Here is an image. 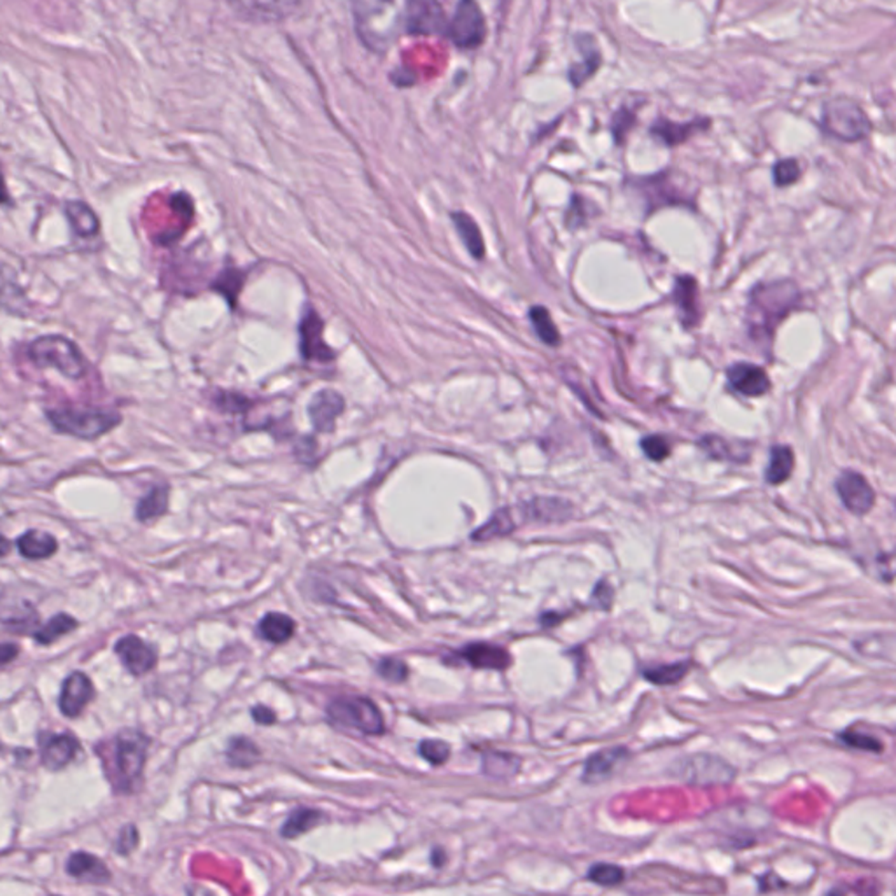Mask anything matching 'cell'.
<instances>
[{
	"instance_id": "cell-1",
	"label": "cell",
	"mask_w": 896,
	"mask_h": 896,
	"mask_svg": "<svg viewBox=\"0 0 896 896\" xmlns=\"http://www.w3.org/2000/svg\"><path fill=\"white\" fill-rule=\"evenodd\" d=\"M800 287L793 280H772L755 286L746 308L747 333L753 342L772 347L777 326L800 305Z\"/></svg>"
},
{
	"instance_id": "cell-2",
	"label": "cell",
	"mask_w": 896,
	"mask_h": 896,
	"mask_svg": "<svg viewBox=\"0 0 896 896\" xmlns=\"http://www.w3.org/2000/svg\"><path fill=\"white\" fill-rule=\"evenodd\" d=\"M356 32L364 46L385 53L405 28L406 0H350Z\"/></svg>"
},
{
	"instance_id": "cell-3",
	"label": "cell",
	"mask_w": 896,
	"mask_h": 896,
	"mask_svg": "<svg viewBox=\"0 0 896 896\" xmlns=\"http://www.w3.org/2000/svg\"><path fill=\"white\" fill-rule=\"evenodd\" d=\"M148 749L150 737L139 730L125 728L114 735L109 745V756L104 755V767L116 790L130 793L137 788L148 760Z\"/></svg>"
},
{
	"instance_id": "cell-4",
	"label": "cell",
	"mask_w": 896,
	"mask_h": 896,
	"mask_svg": "<svg viewBox=\"0 0 896 896\" xmlns=\"http://www.w3.org/2000/svg\"><path fill=\"white\" fill-rule=\"evenodd\" d=\"M47 421L58 432L79 440H97L121 422V415L112 408L67 405L47 410Z\"/></svg>"
},
{
	"instance_id": "cell-5",
	"label": "cell",
	"mask_w": 896,
	"mask_h": 896,
	"mask_svg": "<svg viewBox=\"0 0 896 896\" xmlns=\"http://www.w3.org/2000/svg\"><path fill=\"white\" fill-rule=\"evenodd\" d=\"M819 129L840 142H860L872 131V121L858 102L848 97H835L823 104Z\"/></svg>"
},
{
	"instance_id": "cell-6",
	"label": "cell",
	"mask_w": 896,
	"mask_h": 896,
	"mask_svg": "<svg viewBox=\"0 0 896 896\" xmlns=\"http://www.w3.org/2000/svg\"><path fill=\"white\" fill-rule=\"evenodd\" d=\"M28 358L37 368H55L67 379L85 377V358L78 345L62 335H46L30 343Z\"/></svg>"
},
{
	"instance_id": "cell-7",
	"label": "cell",
	"mask_w": 896,
	"mask_h": 896,
	"mask_svg": "<svg viewBox=\"0 0 896 896\" xmlns=\"http://www.w3.org/2000/svg\"><path fill=\"white\" fill-rule=\"evenodd\" d=\"M326 714L335 725L358 730L364 735H382L385 732L382 711L366 697H339L328 704Z\"/></svg>"
},
{
	"instance_id": "cell-8",
	"label": "cell",
	"mask_w": 896,
	"mask_h": 896,
	"mask_svg": "<svg viewBox=\"0 0 896 896\" xmlns=\"http://www.w3.org/2000/svg\"><path fill=\"white\" fill-rule=\"evenodd\" d=\"M672 774L692 787H726L737 770L716 755H692L674 764Z\"/></svg>"
},
{
	"instance_id": "cell-9",
	"label": "cell",
	"mask_w": 896,
	"mask_h": 896,
	"mask_svg": "<svg viewBox=\"0 0 896 896\" xmlns=\"http://www.w3.org/2000/svg\"><path fill=\"white\" fill-rule=\"evenodd\" d=\"M445 34L455 47L471 51L480 47L487 37L485 16L476 0H459Z\"/></svg>"
},
{
	"instance_id": "cell-10",
	"label": "cell",
	"mask_w": 896,
	"mask_h": 896,
	"mask_svg": "<svg viewBox=\"0 0 896 896\" xmlns=\"http://www.w3.org/2000/svg\"><path fill=\"white\" fill-rule=\"evenodd\" d=\"M632 186L646 196L651 209L663 205H688L690 202L688 192L672 172H661L651 177L634 179Z\"/></svg>"
},
{
	"instance_id": "cell-11",
	"label": "cell",
	"mask_w": 896,
	"mask_h": 896,
	"mask_svg": "<svg viewBox=\"0 0 896 896\" xmlns=\"http://www.w3.org/2000/svg\"><path fill=\"white\" fill-rule=\"evenodd\" d=\"M835 491L848 512L856 516H865L874 508L875 492L863 474L858 471L844 470L835 480Z\"/></svg>"
},
{
	"instance_id": "cell-12",
	"label": "cell",
	"mask_w": 896,
	"mask_h": 896,
	"mask_svg": "<svg viewBox=\"0 0 896 896\" xmlns=\"http://www.w3.org/2000/svg\"><path fill=\"white\" fill-rule=\"evenodd\" d=\"M447 30L443 7L438 0H406L405 32L410 36H434Z\"/></svg>"
},
{
	"instance_id": "cell-13",
	"label": "cell",
	"mask_w": 896,
	"mask_h": 896,
	"mask_svg": "<svg viewBox=\"0 0 896 896\" xmlns=\"http://www.w3.org/2000/svg\"><path fill=\"white\" fill-rule=\"evenodd\" d=\"M450 659L453 663H468L473 669H489L499 672L508 671L513 663L510 651L492 642H470L453 651Z\"/></svg>"
},
{
	"instance_id": "cell-14",
	"label": "cell",
	"mask_w": 896,
	"mask_h": 896,
	"mask_svg": "<svg viewBox=\"0 0 896 896\" xmlns=\"http://www.w3.org/2000/svg\"><path fill=\"white\" fill-rule=\"evenodd\" d=\"M305 0H230L244 20L255 23L280 22L297 13Z\"/></svg>"
},
{
	"instance_id": "cell-15",
	"label": "cell",
	"mask_w": 896,
	"mask_h": 896,
	"mask_svg": "<svg viewBox=\"0 0 896 896\" xmlns=\"http://www.w3.org/2000/svg\"><path fill=\"white\" fill-rule=\"evenodd\" d=\"M299 352L307 361H335L333 349L324 342V322L316 310H308L299 322Z\"/></svg>"
},
{
	"instance_id": "cell-16",
	"label": "cell",
	"mask_w": 896,
	"mask_h": 896,
	"mask_svg": "<svg viewBox=\"0 0 896 896\" xmlns=\"http://www.w3.org/2000/svg\"><path fill=\"white\" fill-rule=\"evenodd\" d=\"M629 760H630L629 747L613 746L600 749L585 762L581 770V781L592 787L600 785L611 779Z\"/></svg>"
},
{
	"instance_id": "cell-17",
	"label": "cell",
	"mask_w": 896,
	"mask_h": 896,
	"mask_svg": "<svg viewBox=\"0 0 896 896\" xmlns=\"http://www.w3.org/2000/svg\"><path fill=\"white\" fill-rule=\"evenodd\" d=\"M709 129H711L709 118H695L692 121L680 123V121H672L665 116H659L650 125V135L665 148H678L684 142H688L692 137L704 133Z\"/></svg>"
},
{
	"instance_id": "cell-18",
	"label": "cell",
	"mask_w": 896,
	"mask_h": 896,
	"mask_svg": "<svg viewBox=\"0 0 896 896\" xmlns=\"http://www.w3.org/2000/svg\"><path fill=\"white\" fill-rule=\"evenodd\" d=\"M578 53L583 57L581 62L569 65L568 79L573 88H581L598 74L602 65V51L599 47L598 39L589 32H578L573 37Z\"/></svg>"
},
{
	"instance_id": "cell-19",
	"label": "cell",
	"mask_w": 896,
	"mask_h": 896,
	"mask_svg": "<svg viewBox=\"0 0 896 896\" xmlns=\"http://www.w3.org/2000/svg\"><path fill=\"white\" fill-rule=\"evenodd\" d=\"M116 655L131 676H144L156 667V650L139 636H125L114 646Z\"/></svg>"
},
{
	"instance_id": "cell-20",
	"label": "cell",
	"mask_w": 896,
	"mask_h": 896,
	"mask_svg": "<svg viewBox=\"0 0 896 896\" xmlns=\"http://www.w3.org/2000/svg\"><path fill=\"white\" fill-rule=\"evenodd\" d=\"M518 510L524 520L537 524H562L575 516L573 503L562 497H533L520 503Z\"/></svg>"
},
{
	"instance_id": "cell-21",
	"label": "cell",
	"mask_w": 896,
	"mask_h": 896,
	"mask_svg": "<svg viewBox=\"0 0 896 896\" xmlns=\"http://www.w3.org/2000/svg\"><path fill=\"white\" fill-rule=\"evenodd\" d=\"M345 410L342 394L333 389H322L308 403V419L318 432H329L335 429L339 417Z\"/></svg>"
},
{
	"instance_id": "cell-22",
	"label": "cell",
	"mask_w": 896,
	"mask_h": 896,
	"mask_svg": "<svg viewBox=\"0 0 896 896\" xmlns=\"http://www.w3.org/2000/svg\"><path fill=\"white\" fill-rule=\"evenodd\" d=\"M726 379L730 387L746 396V398H760L770 391V379L764 368L751 363H735L726 368Z\"/></svg>"
},
{
	"instance_id": "cell-23",
	"label": "cell",
	"mask_w": 896,
	"mask_h": 896,
	"mask_svg": "<svg viewBox=\"0 0 896 896\" xmlns=\"http://www.w3.org/2000/svg\"><path fill=\"white\" fill-rule=\"evenodd\" d=\"M93 695H95V688L91 680L85 672L76 671L62 684L58 707L67 718H78L85 711L86 705L89 704Z\"/></svg>"
},
{
	"instance_id": "cell-24",
	"label": "cell",
	"mask_w": 896,
	"mask_h": 896,
	"mask_svg": "<svg viewBox=\"0 0 896 896\" xmlns=\"http://www.w3.org/2000/svg\"><path fill=\"white\" fill-rule=\"evenodd\" d=\"M39 747L44 767L60 770L74 760L79 751V743L70 734H46L41 737Z\"/></svg>"
},
{
	"instance_id": "cell-25",
	"label": "cell",
	"mask_w": 896,
	"mask_h": 896,
	"mask_svg": "<svg viewBox=\"0 0 896 896\" xmlns=\"http://www.w3.org/2000/svg\"><path fill=\"white\" fill-rule=\"evenodd\" d=\"M0 621L16 632H30L36 629L39 617L28 600L4 592L0 596Z\"/></svg>"
},
{
	"instance_id": "cell-26",
	"label": "cell",
	"mask_w": 896,
	"mask_h": 896,
	"mask_svg": "<svg viewBox=\"0 0 896 896\" xmlns=\"http://www.w3.org/2000/svg\"><path fill=\"white\" fill-rule=\"evenodd\" d=\"M672 298L683 328L686 329L695 328L701 322V301H699L697 280L690 276L676 278Z\"/></svg>"
},
{
	"instance_id": "cell-27",
	"label": "cell",
	"mask_w": 896,
	"mask_h": 896,
	"mask_svg": "<svg viewBox=\"0 0 896 896\" xmlns=\"http://www.w3.org/2000/svg\"><path fill=\"white\" fill-rule=\"evenodd\" d=\"M699 447L704 450L705 453L714 459V461H724V463H735L743 464L747 463L753 452V443L747 442H737V440H725L716 434H705L699 440Z\"/></svg>"
},
{
	"instance_id": "cell-28",
	"label": "cell",
	"mask_w": 896,
	"mask_h": 896,
	"mask_svg": "<svg viewBox=\"0 0 896 896\" xmlns=\"http://www.w3.org/2000/svg\"><path fill=\"white\" fill-rule=\"evenodd\" d=\"M67 874L89 884H106L110 880L106 863L93 854L83 851H78L67 860Z\"/></svg>"
},
{
	"instance_id": "cell-29",
	"label": "cell",
	"mask_w": 896,
	"mask_h": 896,
	"mask_svg": "<svg viewBox=\"0 0 896 896\" xmlns=\"http://www.w3.org/2000/svg\"><path fill=\"white\" fill-rule=\"evenodd\" d=\"M26 303V295L18 282L16 272L9 265L0 263V308L25 316Z\"/></svg>"
},
{
	"instance_id": "cell-30",
	"label": "cell",
	"mask_w": 896,
	"mask_h": 896,
	"mask_svg": "<svg viewBox=\"0 0 896 896\" xmlns=\"http://www.w3.org/2000/svg\"><path fill=\"white\" fill-rule=\"evenodd\" d=\"M297 621L286 613H266L257 623V636L272 644H284L295 636Z\"/></svg>"
},
{
	"instance_id": "cell-31",
	"label": "cell",
	"mask_w": 896,
	"mask_h": 896,
	"mask_svg": "<svg viewBox=\"0 0 896 896\" xmlns=\"http://www.w3.org/2000/svg\"><path fill=\"white\" fill-rule=\"evenodd\" d=\"M522 767V758L505 753V751H487L482 756V772L497 781H508L515 777Z\"/></svg>"
},
{
	"instance_id": "cell-32",
	"label": "cell",
	"mask_w": 896,
	"mask_h": 896,
	"mask_svg": "<svg viewBox=\"0 0 896 896\" xmlns=\"http://www.w3.org/2000/svg\"><path fill=\"white\" fill-rule=\"evenodd\" d=\"M18 552L28 560H43L58 550V541L43 531H26L16 541Z\"/></svg>"
},
{
	"instance_id": "cell-33",
	"label": "cell",
	"mask_w": 896,
	"mask_h": 896,
	"mask_svg": "<svg viewBox=\"0 0 896 896\" xmlns=\"http://www.w3.org/2000/svg\"><path fill=\"white\" fill-rule=\"evenodd\" d=\"M690 667H692V662L678 661L672 662V663L648 665V667H642L641 672L648 683L657 684V686H674V684L683 682L686 674L690 672Z\"/></svg>"
},
{
	"instance_id": "cell-34",
	"label": "cell",
	"mask_w": 896,
	"mask_h": 896,
	"mask_svg": "<svg viewBox=\"0 0 896 896\" xmlns=\"http://www.w3.org/2000/svg\"><path fill=\"white\" fill-rule=\"evenodd\" d=\"M795 468V453L788 445H774L770 448L768 464L766 468V482L768 485L785 484Z\"/></svg>"
},
{
	"instance_id": "cell-35",
	"label": "cell",
	"mask_w": 896,
	"mask_h": 896,
	"mask_svg": "<svg viewBox=\"0 0 896 896\" xmlns=\"http://www.w3.org/2000/svg\"><path fill=\"white\" fill-rule=\"evenodd\" d=\"M65 214H67V219H68L72 230L76 232V235L95 236L99 234L100 221H99L97 214L93 213V209L85 202H79V200L68 202L65 205Z\"/></svg>"
},
{
	"instance_id": "cell-36",
	"label": "cell",
	"mask_w": 896,
	"mask_h": 896,
	"mask_svg": "<svg viewBox=\"0 0 896 896\" xmlns=\"http://www.w3.org/2000/svg\"><path fill=\"white\" fill-rule=\"evenodd\" d=\"M452 223H453L457 234L461 236V240L464 242L466 249L470 251L471 256L478 259V261L484 259V256H485L484 236L480 234V228H478V224L474 223V219L471 217L470 214L452 213Z\"/></svg>"
},
{
	"instance_id": "cell-37",
	"label": "cell",
	"mask_w": 896,
	"mask_h": 896,
	"mask_svg": "<svg viewBox=\"0 0 896 896\" xmlns=\"http://www.w3.org/2000/svg\"><path fill=\"white\" fill-rule=\"evenodd\" d=\"M169 495L171 491L167 485H154L139 503L135 508V516L139 522H152L160 516H163L169 510Z\"/></svg>"
},
{
	"instance_id": "cell-38",
	"label": "cell",
	"mask_w": 896,
	"mask_h": 896,
	"mask_svg": "<svg viewBox=\"0 0 896 896\" xmlns=\"http://www.w3.org/2000/svg\"><path fill=\"white\" fill-rule=\"evenodd\" d=\"M322 821H324V816L318 809L298 807V809L291 812L289 818L284 821V825L280 828V835L284 839L293 840V839H298L299 835H305V833L314 830L316 827H319Z\"/></svg>"
},
{
	"instance_id": "cell-39",
	"label": "cell",
	"mask_w": 896,
	"mask_h": 896,
	"mask_svg": "<svg viewBox=\"0 0 896 896\" xmlns=\"http://www.w3.org/2000/svg\"><path fill=\"white\" fill-rule=\"evenodd\" d=\"M516 529L510 508H501L492 515L491 518L471 534L473 541H492L497 537L510 536Z\"/></svg>"
},
{
	"instance_id": "cell-40",
	"label": "cell",
	"mask_w": 896,
	"mask_h": 896,
	"mask_svg": "<svg viewBox=\"0 0 896 896\" xmlns=\"http://www.w3.org/2000/svg\"><path fill=\"white\" fill-rule=\"evenodd\" d=\"M228 764L235 768H249L256 766L261 758V749L249 737H234L226 747Z\"/></svg>"
},
{
	"instance_id": "cell-41",
	"label": "cell",
	"mask_w": 896,
	"mask_h": 896,
	"mask_svg": "<svg viewBox=\"0 0 896 896\" xmlns=\"http://www.w3.org/2000/svg\"><path fill=\"white\" fill-rule=\"evenodd\" d=\"M76 627H78V621L72 619L70 615H67V613H58V615H55L53 619L47 620L41 629H37V630H36V634H34V638H36V641H37L39 644L49 646V644H53L55 641L64 638L65 634L72 632Z\"/></svg>"
},
{
	"instance_id": "cell-42",
	"label": "cell",
	"mask_w": 896,
	"mask_h": 896,
	"mask_svg": "<svg viewBox=\"0 0 896 896\" xmlns=\"http://www.w3.org/2000/svg\"><path fill=\"white\" fill-rule=\"evenodd\" d=\"M529 319H531L534 331H536V335L539 337L541 342L547 343L550 347H557L560 343V333H558V329L555 326L550 312L545 307H539V305L533 307L529 310Z\"/></svg>"
},
{
	"instance_id": "cell-43",
	"label": "cell",
	"mask_w": 896,
	"mask_h": 896,
	"mask_svg": "<svg viewBox=\"0 0 896 896\" xmlns=\"http://www.w3.org/2000/svg\"><path fill=\"white\" fill-rule=\"evenodd\" d=\"M837 741L842 746L858 749V751H867V753H875V755L884 751V745L877 737L870 735V734H865V732H860V730H854V728L837 734Z\"/></svg>"
},
{
	"instance_id": "cell-44",
	"label": "cell",
	"mask_w": 896,
	"mask_h": 896,
	"mask_svg": "<svg viewBox=\"0 0 896 896\" xmlns=\"http://www.w3.org/2000/svg\"><path fill=\"white\" fill-rule=\"evenodd\" d=\"M244 280H245L244 272L235 270V268H228V270H223L217 276L215 282L213 284V289L228 299V303L232 307H235L238 293H240V289L244 286Z\"/></svg>"
},
{
	"instance_id": "cell-45",
	"label": "cell",
	"mask_w": 896,
	"mask_h": 896,
	"mask_svg": "<svg viewBox=\"0 0 896 896\" xmlns=\"http://www.w3.org/2000/svg\"><path fill=\"white\" fill-rule=\"evenodd\" d=\"M636 123H638L636 109L630 106L620 107L619 110L613 114L611 123H609V130H611L615 144L621 146L627 141L629 133L636 127Z\"/></svg>"
},
{
	"instance_id": "cell-46",
	"label": "cell",
	"mask_w": 896,
	"mask_h": 896,
	"mask_svg": "<svg viewBox=\"0 0 896 896\" xmlns=\"http://www.w3.org/2000/svg\"><path fill=\"white\" fill-rule=\"evenodd\" d=\"M213 403L219 412L234 413V415H242L255 406V401L251 398L230 391H217L214 394Z\"/></svg>"
},
{
	"instance_id": "cell-47",
	"label": "cell",
	"mask_w": 896,
	"mask_h": 896,
	"mask_svg": "<svg viewBox=\"0 0 896 896\" xmlns=\"http://www.w3.org/2000/svg\"><path fill=\"white\" fill-rule=\"evenodd\" d=\"M587 879L602 888H615L625 880V870L613 863H594L587 872Z\"/></svg>"
},
{
	"instance_id": "cell-48",
	"label": "cell",
	"mask_w": 896,
	"mask_h": 896,
	"mask_svg": "<svg viewBox=\"0 0 896 896\" xmlns=\"http://www.w3.org/2000/svg\"><path fill=\"white\" fill-rule=\"evenodd\" d=\"M379 676L392 684L405 683L410 676V669L405 661L396 657H384L377 663Z\"/></svg>"
},
{
	"instance_id": "cell-49",
	"label": "cell",
	"mask_w": 896,
	"mask_h": 896,
	"mask_svg": "<svg viewBox=\"0 0 896 896\" xmlns=\"http://www.w3.org/2000/svg\"><path fill=\"white\" fill-rule=\"evenodd\" d=\"M772 175H774V184L777 188H788V186L795 184L800 179L802 169H800L798 160H795V158H785V160H779L774 165Z\"/></svg>"
},
{
	"instance_id": "cell-50",
	"label": "cell",
	"mask_w": 896,
	"mask_h": 896,
	"mask_svg": "<svg viewBox=\"0 0 896 896\" xmlns=\"http://www.w3.org/2000/svg\"><path fill=\"white\" fill-rule=\"evenodd\" d=\"M450 745L440 739H424L419 745V755L431 766H443L450 758Z\"/></svg>"
},
{
	"instance_id": "cell-51",
	"label": "cell",
	"mask_w": 896,
	"mask_h": 896,
	"mask_svg": "<svg viewBox=\"0 0 896 896\" xmlns=\"http://www.w3.org/2000/svg\"><path fill=\"white\" fill-rule=\"evenodd\" d=\"M641 448L646 453V457L650 461H655V463L665 461L671 455V452H672V447H671L669 440L665 436H661V434H650V436L642 438L641 440Z\"/></svg>"
},
{
	"instance_id": "cell-52",
	"label": "cell",
	"mask_w": 896,
	"mask_h": 896,
	"mask_svg": "<svg viewBox=\"0 0 896 896\" xmlns=\"http://www.w3.org/2000/svg\"><path fill=\"white\" fill-rule=\"evenodd\" d=\"M613 600H615V589H613V585L606 578H600L598 583H596L594 590H592L590 604L596 609L609 611L613 608Z\"/></svg>"
},
{
	"instance_id": "cell-53",
	"label": "cell",
	"mask_w": 896,
	"mask_h": 896,
	"mask_svg": "<svg viewBox=\"0 0 896 896\" xmlns=\"http://www.w3.org/2000/svg\"><path fill=\"white\" fill-rule=\"evenodd\" d=\"M139 844V832L133 825H127L121 833H120V839H118V853L129 854L137 848Z\"/></svg>"
},
{
	"instance_id": "cell-54",
	"label": "cell",
	"mask_w": 896,
	"mask_h": 896,
	"mask_svg": "<svg viewBox=\"0 0 896 896\" xmlns=\"http://www.w3.org/2000/svg\"><path fill=\"white\" fill-rule=\"evenodd\" d=\"M251 716H253V720H255L256 724L263 726L274 725V724L277 722L276 713H274L270 707H266V705L263 704L255 705V707L251 709Z\"/></svg>"
},
{
	"instance_id": "cell-55",
	"label": "cell",
	"mask_w": 896,
	"mask_h": 896,
	"mask_svg": "<svg viewBox=\"0 0 896 896\" xmlns=\"http://www.w3.org/2000/svg\"><path fill=\"white\" fill-rule=\"evenodd\" d=\"M20 653L18 646L13 642H0V665H5L9 662L15 661L16 655Z\"/></svg>"
},
{
	"instance_id": "cell-56",
	"label": "cell",
	"mask_w": 896,
	"mask_h": 896,
	"mask_svg": "<svg viewBox=\"0 0 896 896\" xmlns=\"http://www.w3.org/2000/svg\"><path fill=\"white\" fill-rule=\"evenodd\" d=\"M564 619H566V617H564L562 613H558V611H547V613H543V615L539 617V625H541L543 629H554V627H557V625H558V623H560V621H562Z\"/></svg>"
},
{
	"instance_id": "cell-57",
	"label": "cell",
	"mask_w": 896,
	"mask_h": 896,
	"mask_svg": "<svg viewBox=\"0 0 896 896\" xmlns=\"http://www.w3.org/2000/svg\"><path fill=\"white\" fill-rule=\"evenodd\" d=\"M431 863H432V867H436V869H442V867L447 863V854H445V851H443L442 848H434V849L431 851Z\"/></svg>"
},
{
	"instance_id": "cell-58",
	"label": "cell",
	"mask_w": 896,
	"mask_h": 896,
	"mask_svg": "<svg viewBox=\"0 0 896 896\" xmlns=\"http://www.w3.org/2000/svg\"><path fill=\"white\" fill-rule=\"evenodd\" d=\"M11 550H13L11 541H9L5 536H2V534H0V557H5V555L9 554Z\"/></svg>"
},
{
	"instance_id": "cell-59",
	"label": "cell",
	"mask_w": 896,
	"mask_h": 896,
	"mask_svg": "<svg viewBox=\"0 0 896 896\" xmlns=\"http://www.w3.org/2000/svg\"><path fill=\"white\" fill-rule=\"evenodd\" d=\"M9 202V196L5 193V188H4V181H2V175H0V203H5Z\"/></svg>"
}]
</instances>
